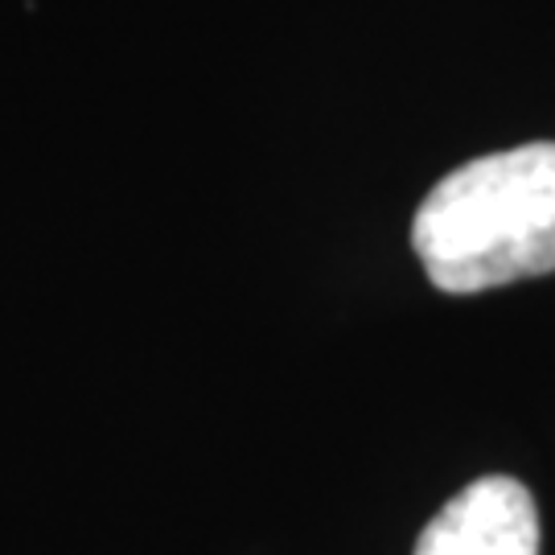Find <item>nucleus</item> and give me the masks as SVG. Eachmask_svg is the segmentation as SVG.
I'll return each mask as SVG.
<instances>
[{
  "label": "nucleus",
  "instance_id": "nucleus-2",
  "mask_svg": "<svg viewBox=\"0 0 555 555\" xmlns=\"http://www.w3.org/2000/svg\"><path fill=\"white\" fill-rule=\"evenodd\" d=\"M416 555H539V511L515 477H477L420 531Z\"/></svg>",
  "mask_w": 555,
  "mask_h": 555
},
{
  "label": "nucleus",
  "instance_id": "nucleus-1",
  "mask_svg": "<svg viewBox=\"0 0 555 555\" xmlns=\"http://www.w3.org/2000/svg\"><path fill=\"white\" fill-rule=\"evenodd\" d=\"M412 247L453 297L555 272V144L535 140L453 169L420 202Z\"/></svg>",
  "mask_w": 555,
  "mask_h": 555
}]
</instances>
